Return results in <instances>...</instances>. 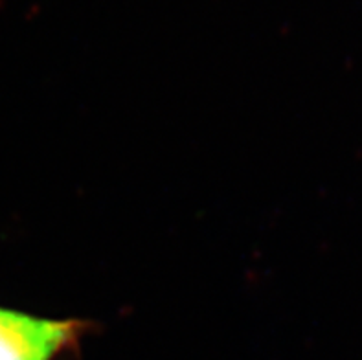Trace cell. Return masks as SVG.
<instances>
[{"instance_id":"obj_1","label":"cell","mask_w":362,"mask_h":360,"mask_svg":"<svg viewBox=\"0 0 362 360\" xmlns=\"http://www.w3.org/2000/svg\"><path fill=\"white\" fill-rule=\"evenodd\" d=\"M96 324L83 318H42L0 306V360H61L76 355Z\"/></svg>"}]
</instances>
